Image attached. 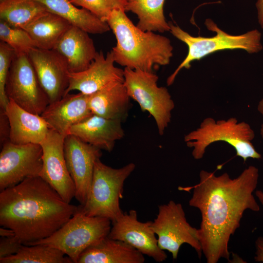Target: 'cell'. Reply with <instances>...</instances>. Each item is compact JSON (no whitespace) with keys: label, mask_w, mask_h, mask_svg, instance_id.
<instances>
[{"label":"cell","mask_w":263,"mask_h":263,"mask_svg":"<svg viewBox=\"0 0 263 263\" xmlns=\"http://www.w3.org/2000/svg\"><path fill=\"white\" fill-rule=\"evenodd\" d=\"M259 176V169L254 166L247 167L235 178L226 172L216 176L213 172L202 170L199 183L179 188L193 189L189 205L201 212L198 234L207 263H216L221 258L229 260V240L240 226L244 212L260 210L253 195Z\"/></svg>","instance_id":"6da1fadb"},{"label":"cell","mask_w":263,"mask_h":263,"mask_svg":"<svg viewBox=\"0 0 263 263\" xmlns=\"http://www.w3.org/2000/svg\"><path fill=\"white\" fill-rule=\"evenodd\" d=\"M77 209L40 176L27 178L0 193V225L13 230L24 245L50 236Z\"/></svg>","instance_id":"7a4b0ae2"},{"label":"cell","mask_w":263,"mask_h":263,"mask_svg":"<svg viewBox=\"0 0 263 263\" xmlns=\"http://www.w3.org/2000/svg\"><path fill=\"white\" fill-rule=\"evenodd\" d=\"M106 22L117 41L112 49L115 62L125 68L148 72L169 63L173 48L166 37L140 29L122 9L114 10Z\"/></svg>","instance_id":"3957f363"},{"label":"cell","mask_w":263,"mask_h":263,"mask_svg":"<svg viewBox=\"0 0 263 263\" xmlns=\"http://www.w3.org/2000/svg\"><path fill=\"white\" fill-rule=\"evenodd\" d=\"M171 34L186 43L188 47V55L169 76L167 85H171L177 75L183 68L189 69L191 63L200 60L216 51L224 50L241 49L249 54L257 53L263 49L261 43L262 34L254 29L240 35H232L219 28L211 19H207L205 24L207 29L216 33L215 36L208 38L193 37L182 29L178 25L169 22Z\"/></svg>","instance_id":"277c9868"},{"label":"cell","mask_w":263,"mask_h":263,"mask_svg":"<svg viewBox=\"0 0 263 263\" xmlns=\"http://www.w3.org/2000/svg\"><path fill=\"white\" fill-rule=\"evenodd\" d=\"M254 137V132L249 124L239 122L235 117L217 121L207 117L199 128L185 135L184 141L188 147L192 149V155L196 160L203 157L210 145L223 141L233 147L236 155L245 162L248 158L260 159L262 157L252 144Z\"/></svg>","instance_id":"5b68a950"},{"label":"cell","mask_w":263,"mask_h":263,"mask_svg":"<svg viewBox=\"0 0 263 263\" xmlns=\"http://www.w3.org/2000/svg\"><path fill=\"white\" fill-rule=\"evenodd\" d=\"M135 169L130 163L118 169L108 166L98 159L86 202L78 209L89 216H99L112 222L123 214L120 200L123 198L125 180Z\"/></svg>","instance_id":"8992f818"},{"label":"cell","mask_w":263,"mask_h":263,"mask_svg":"<svg viewBox=\"0 0 263 263\" xmlns=\"http://www.w3.org/2000/svg\"><path fill=\"white\" fill-rule=\"evenodd\" d=\"M112 221L106 218L89 216L76 212L50 236L28 244H47L58 249L77 263L81 254L89 246L108 236Z\"/></svg>","instance_id":"52a82bcc"},{"label":"cell","mask_w":263,"mask_h":263,"mask_svg":"<svg viewBox=\"0 0 263 263\" xmlns=\"http://www.w3.org/2000/svg\"><path fill=\"white\" fill-rule=\"evenodd\" d=\"M124 85L131 98L141 110L154 118L158 133L162 135L171 121L175 104L168 90L157 85L158 76L153 72L124 69Z\"/></svg>","instance_id":"ba28073f"},{"label":"cell","mask_w":263,"mask_h":263,"mask_svg":"<svg viewBox=\"0 0 263 263\" xmlns=\"http://www.w3.org/2000/svg\"><path fill=\"white\" fill-rule=\"evenodd\" d=\"M151 227L157 236L159 247L171 253L173 259H177L180 247L184 244L193 247L201 258L202 251L198 229L188 222L180 203L171 200L159 206Z\"/></svg>","instance_id":"9c48e42d"},{"label":"cell","mask_w":263,"mask_h":263,"mask_svg":"<svg viewBox=\"0 0 263 263\" xmlns=\"http://www.w3.org/2000/svg\"><path fill=\"white\" fill-rule=\"evenodd\" d=\"M5 93L9 100L24 110L41 115L49 104L27 54H16L8 72Z\"/></svg>","instance_id":"30bf717a"},{"label":"cell","mask_w":263,"mask_h":263,"mask_svg":"<svg viewBox=\"0 0 263 263\" xmlns=\"http://www.w3.org/2000/svg\"><path fill=\"white\" fill-rule=\"evenodd\" d=\"M40 144H16L10 141L2 145L0 153V191L29 177L39 176L43 165Z\"/></svg>","instance_id":"8fae6325"},{"label":"cell","mask_w":263,"mask_h":263,"mask_svg":"<svg viewBox=\"0 0 263 263\" xmlns=\"http://www.w3.org/2000/svg\"><path fill=\"white\" fill-rule=\"evenodd\" d=\"M64 154L75 187V197L84 205L91 186L95 162L102 156L101 150L69 134L64 139Z\"/></svg>","instance_id":"7c38bea8"},{"label":"cell","mask_w":263,"mask_h":263,"mask_svg":"<svg viewBox=\"0 0 263 263\" xmlns=\"http://www.w3.org/2000/svg\"><path fill=\"white\" fill-rule=\"evenodd\" d=\"M65 136L50 129L41 143L43 165L39 176L68 203L75 197V187L68 170L64 154Z\"/></svg>","instance_id":"4fadbf2b"},{"label":"cell","mask_w":263,"mask_h":263,"mask_svg":"<svg viewBox=\"0 0 263 263\" xmlns=\"http://www.w3.org/2000/svg\"><path fill=\"white\" fill-rule=\"evenodd\" d=\"M151 224L152 221H138L136 211L131 209L129 213L124 212L112 222L108 237L123 241L143 255L161 263L167 258V255L158 246L157 238Z\"/></svg>","instance_id":"5bb4252c"},{"label":"cell","mask_w":263,"mask_h":263,"mask_svg":"<svg viewBox=\"0 0 263 263\" xmlns=\"http://www.w3.org/2000/svg\"><path fill=\"white\" fill-rule=\"evenodd\" d=\"M49 103L61 99L69 86L70 73L65 59L54 49L35 48L28 54Z\"/></svg>","instance_id":"9a60e30c"},{"label":"cell","mask_w":263,"mask_h":263,"mask_svg":"<svg viewBox=\"0 0 263 263\" xmlns=\"http://www.w3.org/2000/svg\"><path fill=\"white\" fill-rule=\"evenodd\" d=\"M114 62L112 50L106 56L102 51L97 52L88 68L78 73H70L65 94L77 90L90 95L112 83L124 82V70L115 67Z\"/></svg>","instance_id":"2e32d148"},{"label":"cell","mask_w":263,"mask_h":263,"mask_svg":"<svg viewBox=\"0 0 263 263\" xmlns=\"http://www.w3.org/2000/svg\"><path fill=\"white\" fill-rule=\"evenodd\" d=\"M89 95L79 92L68 93L61 99L50 103L40 115L50 129L66 136L71 127L89 117Z\"/></svg>","instance_id":"e0dca14e"},{"label":"cell","mask_w":263,"mask_h":263,"mask_svg":"<svg viewBox=\"0 0 263 263\" xmlns=\"http://www.w3.org/2000/svg\"><path fill=\"white\" fill-rule=\"evenodd\" d=\"M122 122L92 114L73 126L69 134L100 150H113L116 142L125 135Z\"/></svg>","instance_id":"ac0fdd59"},{"label":"cell","mask_w":263,"mask_h":263,"mask_svg":"<svg viewBox=\"0 0 263 263\" xmlns=\"http://www.w3.org/2000/svg\"><path fill=\"white\" fill-rule=\"evenodd\" d=\"M53 49L65 59L70 73H78L88 68L97 52L89 33L73 25Z\"/></svg>","instance_id":"d6986e66"},{"label":"cell","mask_w":263,"mask_h":263,"mask_svg":"<svg viewBox=\"0 0 263 263\" xmlns=\"http://www.w3.org/2000/svg\"><path fill=\"white\" fill-rule=\"evenodd\" d=\"M10 124L9 141L16 144H40L49 127L40 115L29 112L9 100L5 110Z\"/></svg>","instance_id":"ffe728a7"},{"label":"cell","mask_w":263,"mask_h":263,"mask_svg":"<svg viewBox=\"0 0 263 263\" xmlns=\"http://www.w3.org/2000/svg\"><path fill=\"white\" fill-rule=\"evenodd\" d=\"M144 255L128 244L107 236L86 248L77 263H143Z\"/></svg>","instance_id":"44dd1931"},{"label":"cell","mask_w":263,"mask_h":263,"mask_svg":"<svg viewBox=\"0 0 263 263\" xmlns=\"http://www.w3.org/2000/svg\"><path fill=\"white\" fill-rule=\"evenodd\" d=\"M130 98L123 82H116L90 94L89 105L94 114L123 122L128 115Z\"/></svg>","instance_id":"7402d4cb"},{"label":"cell","mask_w":263,"mask_h":263,"mask_svg":"<svg viewBox=\"0 0 263 263\" xmlns=\"http://www.w3.org/2000/svg\"><path fill=\"white\" fill-rule=\"evenodd\" d=\"M53 13L88 33L101 34L110 30L108 23L89 11L78 8L70 0H36Z\"/></svg>","instance_id":"603a6c76"},{"label":"cell","mask_w":263,"mask_h":263,"mask_svg":"<svg viewBox=\"0 0 263 263\" xmlns=\"http://www.w3.org/2000/svg\"><path fill=\"white\" fill-rule=\"evenodd\" d=\"M72 24L61 17L47 11L24 25L37 45L43 49H53Z\"/></svg>","instance_id":"cb8c5ba5"},{"label":"cell","mask_w":263,"mask_h":263,"mask_svg":"<svg viewBox=\"0 0 263 263\" xmlns=\"http://www.w3.org/2000/svg\"><path fill=\"white\" fill-rule=\"evenodd\" d=\"M165 0H127L125 11L136 14V26L144 31L164 33L169 31L170 26L164 14Z\"/></svg>","instance_id":"d4e9b609"},{"label":"cell","mask_w":263,"mask_h":263,"mask_svg":"<svg viewBox=\"0 0 263 263\" xmlns=\"http://www.w3.org/2000/svg\"><path fill=\"white\" fill-rule=\"evenodd\" d=\"M47 11L45 6L36 0H7L0 3V19L21 28Z\"/></svg>","instance_id":"484cf974"},{"label":"cell","mask_w":263,"mask_h":263,"mask_svg":"<svg viewBox=\"0 0 263 263\" xmlns=\"http://www.w3.org/2000/svg\"><path fill=\"white\" fill-rule=\"evenodd\" d=\"M61 250L43 244H23L15 254L0 259V263H73Z\"/></svg>","instance_id":"4316f807"},{"label":"cell","mask_w":263,"mask_h":263,"mask_svg":"<svg viewBox=\"0 0 263 263\" xmlns=\"http://www.w3.org/2000/svg\"><path fill=\"white\" fill-rule=\"evenodd\" d=\"M0 39L15 51L16 54H27L33 48H38L28 33L19 27L9 25L0 20Z\"/></svg>","instance_id":"83f0119b"},{"label":"cell","mask_w":263,"mask_h":263,"mask_svg":"<svg viewBox=\"0 0 263 263\" xmlns=\"http://www.w3.org/2000/svg\"><path fill=\"white\" fill-rule=\"evenodd\" d=\"M75 6H80L105 21L115 9L125 11L127 0H70Z\"/></svg>","instance_id":"f1b7e54d"},{"label":"cell","mask_w":263,"mask_h":263,"mask_svg":"<svg viewBox=\"0 0 263 263\" xmlns=\"http://www.w3.org/2000/svg\"><path fill=\"white\" fill-rule=\"evenodd\" d=\"M15 55L14 50L8 44L0 42V107L5 110L9 100L5 93V85L9 69Z\"/></svg>","instance_id":"f546056e"},{"label":"cell","mask_w":263,"mask_h":263,"mask_svg":"<svg viewBox=\"0 0 263 263\" xmlns=\"http://www.w3.org/2000/svg\"><path fill=\"white\" fill-rule=\"evenodd\" d=\"M23 244L16 235L0 237V259L16 254Z\"/></svg>","instance_id":"4dcf8cb0"},{"label":"cell","mask_w":263,"mask_h":263,"mask_svg":"<svg viewBox=\"0 0 263 263\" xmlns=\"http://www.w3.org/2000/svg\"><path fill=\"white\" fill-rule=\"evenodd\" d=\"M10 127L8 118L4 110L0 109V140L2 145L10 141Z\"/></svg>","instance_id":"1f68e13d"},{"label":"cell","mask_w":263,"mask_h":263,"mask_svg":"<svg viewBox=\"0 0 263 263\" xmlns=\"http://www.w3.org/2000/svg\"><path fill=\"white\" fill-rule=\"evenodd\" d=\"M256 248L255 261L257 262L263 263V237H259L255 242Z\"/></svg>","instance_id":"d6a6232c"},{"label":"cell","mask_w":263,"mask_h":263,"mask_svg":"<svg viewBox=\"0 0 263 263\" xmlns=\"http://www.w3.org/2000/svg\"><path fill=\"white\" fill-rule=\"evenodd\" d=\"M258 22L263 29V0H257L256 3Z\"/></svg>","instance_id":"836d02e7"},{"label":"cell","mask_w":263,"mask_h":263,"mask_svg":"<svg viewBox=\"0 0 263 263\" xmlns=\"http://www.w3.org/2000/svg\"><path fill=\"white\" fill-rule=\"evenodd\" d=\"M0 237H11L15 236V232L8 228L3 226H1L0 228Z\"/></svg>","instance_id":"e575fe53"},{"label":"cell","mask_w":263,"mask_h":263,"mask_svg":"<svg viewBox=\"0 0 263 263\" xmlns=\"http://www.w3.org/2000/svg\"><path fill=\"white\" fill-rule=\"evenodd\" d=\"M257 110L262 115L263 117V98L259 102L257 106ZM260 134L263 140V123L261 126Z\"/></svg>","instance_id":"d590c367"},{"label":"cell","mask_w":263,"mask_h":263,"mask_svg":"<svg viewBox=\"0 0 263 263\" xmlns=\"http://www.w3.org/2000/svg\"><path fill=\"white\" fill-rule=\"evenodd\" d=\"M255 194L261 203L263 205V192L261 190H257L255 192Z\"/></svg>","instance_id":"8d00e7d4"},{"label":"cell","mask_w":263,"mask_h":263,"mask_svg":"<svg viewBox=\"0 0 263 263\" xmlns=\"http://www.w3.org/2000/svg\"><path fill=\"white\" fill-rule=\"evenodd\" d=\"M6 0H0V3L2 2L3 1H5Z\"/></svg>","instance_id":"74e56055"}]
</instances>
